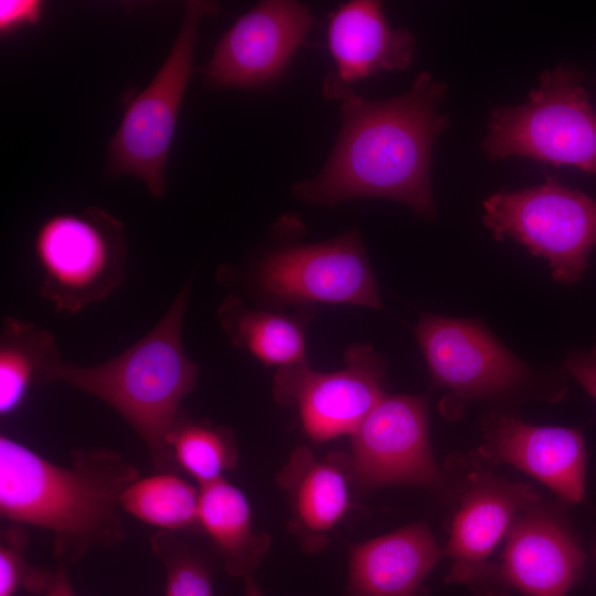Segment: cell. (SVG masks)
<instances>
[{
	"label": "cell",
	"instance_id": "obj_6",
	"mask_svg": "<svg viewBox=\"0 0 596 596\" xmlns=\"http://www.w3.org/2000/svg\"><path fill=\"white\" fill-rule=\"evenodd\" d=\"M217 11V4L211 1L187 2L184 19L169 55L148 86L128 103L110 140V171L138 177L153 196L162 198L166 192V163L179 108L193 74L199 23L203 17Z\"/></svg>",
	"mask_w": 596,
	"mask_h": 596
},
{
	"label": "cell",
	"instance_id": "obj_19",
	"mask_svg": "<svg viewBox=\"0 0 596 596\" xmlns=\"http://www.w3.org/2000/svg\"><path fill=\"white\" fill-rule=\"evenodd\" d=\"M198 515L225 572L234 577L252 575L269 547V538L254 531L245 494L224 478L201 486Z\"/></svg>",
	"mask_w": 596,
	"mask_h": 596
},
{
	"label": "cell",
	"instance_id": "obj_12",
	"mask_svg": "<svg viewBox=\"0 0 596 596\" xmlns=\"http://www.w3.org/2000/svg\"><path fill=\"white\" fill-rule=\"evenodd\" d=\"M539 501V493L529 485L473 475L451 522L446 546L451 566L445 581L469 586L475 596H508L488 557L509 532L518 512Z\"/></svg>",
	"mask_w": 596,
	"mask_h": 596
},
{
	"label": "cell",
	"instance_id": "obj_16",
	"mask_svg": "<svg viewBox=\"0 0 596 596\" xmlns=\"http://www.w3.org/2000/svg\"><path fill=\"white\" fill-rule=\"evenodd\" d=\"M327 35L336 71L326 78L343 86L381 71L405 70L414 58L413 33L391 28L379 1L341 4L330 14Z\"/></svg>",
	"mask_w": 596,
	"mask_h": 596
},
{
	"label": "cell",
	"instance_id": "obj_3",
	"mask_svg": "<svg viewBox=\"0 0 596 596\" xmlns=\"http://www.w3.org/2000/svg\"><path fill=\"white\" fill-rule=\"evenodd\" d=\"M191 283L192 277L157 324L119 355L93 366L61 361L47 375V382L67 383L121 415L143 441L155 472L179 473L168 437L198 379L182 344Z\"/></svg>",
	"mask_w": 596,
	"mask_h": 596
},
{
	"label": "cell",
	"instance_id": "obj_7",
	"mask_svg": "<svg viewBox=\"0 0 596 596\" xmlns=\"http://www.w3.org/2000/svg\"><path fill=\"white\" fill-rule=\"evenodd\" d=\"M497 240L512 237L549 260L555 280L576 281L596 246V199L549 177L543 184L498 192L483 202Z\"/></svg>",
	"mask_w": 596,
	"mask_h": 596
},
{
	"label": "cell",
	"instance_id": "obj_14",
	"mask_svg": "<svg viewBox=\"0 0 596 596\" xmlns=\"http://www.w3.org/2000/svg\"><path fill=\"white\" fill-rule=\"evenodd\" d=\"M479 453L489 462H508L551 488L563 501L577 503L585 492L586 450L573 428L533 426L509 416L485 423Z\"/></svg>",
	"mask_w": 596,
	"mask_h": 596
},
{
	"label": "cell",
	"instance_id": "obj_1",
	"mask_svg": "<svg viewBox=\"0 0 596 596\" xmlns=\"http://www.w3.org/2000/svg\"><path fill=\"white\" fill-rule=\"evenodd\" d=\"M322 89L341 102V128L322 170L296 182L294 194L318 205L390 199L433 219L432 149L449 124L438 110L446 85L423 72L407 93L385 100L364 99L327 78Z\"/></svg>",
	"mask_w": 596,
	"mask_h": 596
},
{
	"label": "cell",
	"instance_id": "obj_29",
	"mask_svg": "<svg viewBox=\"0 0 596 596\" xmlns=\"http://www.w3.org/2000/svg\"><path fill=\"white\" fill-rule=\"evenodd\" d=\"M245 578V596H264L253 575Z\"/></svg>",
	"mask_w": 596,
	"mask_h": 596
},
{
	"label": "cell",
	"instance_id": "obj_23",
	"mask_svg": "<svg viewBox=\"0 0 596 596\" xmlns=\"http://www.w3.org/2000/svg\"><path fill=\"white\" fill-rule=\"evenodd\" d=\"M179 469L193 477L200 487L223 478L236 466L233 432L224 426L195 422L183 409L168 437Z\"/></svg>",
	"mask_w": 596,
	"mask_h": 596
},
{
	"label": "cell",
	"instance_id": "obj_10",
	"mask_svg": "<svg viewBox=\"0 0 596 596\" xmlns=\"http://www.w3.org/2000/svg\"><path fill=\"white\" fill-rule=\"evenodd\" d=\"M351 438L352 478L362 487H430L439 482L440 473L429 445L424 398L385 394Z\"/></svg>",
	"mask_w": 596,
	"mask_h": 596
},
{
	"label": "cell",
	"instance_id": "obj_2",
	"mask_svg": "<svg viewBox=\"0 0 596 596\" xmlns=\"http://www.w3.org/2000/svg\"><path fill=\"white\" fill-rule=\"evenodd\" d=\"M140 477L138 468L113 449L75 448L70 466H61L0 436L1 517L50 531L53 554L63 565L89 550L120 544L121 497Z\"/></svg>",
	"mask_w": 596,
	"mask_h": 596
},
{
	"label": "cell",
	"instance_id": "obj_24",
	"mask_svg": "<svg viewBox=\"0 0 596 596\" xmlns=\"http://www.w3.org/2000/svg\"><path fill=\"white\" fill-rule=\"evenodd\" d=\"M151 547L167 573L164 596H216L210 566L174 532H157Z\"/></svg>",
	"mask_w": 596,
	"mask_h": 596
},
{
	"label": "cell",
	"instance_id": "obj_9",
	"mask_svg": "<svg viewBox=\"0 0 596 596\" xmlns=\"http://www.w3.org/2000/svg\"><path fill=\"white\" fill-rule=\"evenodd\" d=\"M345 368L331 373L307 363L278 368L273 382L276 400L295 405L307 436L322 443L352 434L385 395L382 359L370 344L354 343Z\"/></svg>",
	"mask_w": 596,
	"mask_h": 596
},
{
	"label": "cell",
	"instance_id": "obj_22",
	"mask_svg": "<svg viewBox=\"0 0 596 596\" xmlns=\"http://www.w3.org/2000/svg\"><path fill=\"white\" fill-rule=\"evenodd\" d=\"M120 502L124 511L160 531L199 525V491L179 473L140 477L124 492Z\"/></svg>",
	"mask_w": 596,
	"mask_h": 596
},
{
	"label": "cell",
	"instance_id": "obj_25",
	"mask_svg": "<svg viewBox=\"0 0 596 596\" xmlns=\"http://www.w3.org/2000/svg\"><path fill=\"white\" fill-rule=\"evenodd\" d=\"M28 534L15 526L1 531L0 538V596H13L19 588L42 595L49 587L54 571L34 566L25 558Z\"/></svg>",
	"mask_w": 596,
	"mask_h": 596
},
{
	"label": "cell",
	"instance_id": "obj_11",
	"mask_svg": "<svg viewBox=\"0 0 596 596\" xmlns=\"http://www.w3.org/2000/svg\"><path fill=\"white\" fill-rule=\"evenodd\" d=\"M313 17L301 2L266 0L240 17L201 70L219 88H253L280 76L311 30Z\"/></svg>",
	"mask_w": 596,
	"mask_h": 596
},
{
	"label": "cell",
	"instance_id": "obj_26",
	"mask_svg": "<svg viewBox=\"0 0 596 596\" xmlns=\"http://www.w3.org/2000/svg\"><path fill=\"white\" fill-rule=\"evenodd\" d=\"M43 2L39 0H1L0 32L3 35L31 24H36L43 12Z\"/></svg>",
	"mask_w": 596,
	"mask_h": 596
},
{
	"label": "cell",
	"instance_id": "obj_27",
	"mask_svg": "<svg viewBox=\"0 0 596 596\" xmlns=\"http://www.w3.org/2000/svg\"><path fill=\"white\" fill-rule=\"evenodd\" d=\"M565 369L596 401V347L586 352H573L565 360Z\"/></svg>",
	"mask_w": 596,
	"mask_h": 596
},
{
	"label": "cell",
	"instance_id": "obj_4",
	"mask_svg": "<svg viewBox=\"0 0 596 596\" xmlns=\"http://www.w3.org/2000/svg\"><path fill=\"white\" fill-rule=\"evenodd\" d=\"M488 128L490 158L522 156L596 173V114L572 68L542 74L528 102L494 109Z\"/></svg>",
	"mask_w": 596,
	"mask_h": 596
},
{
	"label": "cell",
	"instance_id": "obj_5",
	"mask_svg": "<svg viewBox=\"0 0 596 596\" xmlns=\"http://www.w3.org/2000/svg\"><path fill=\"white\" fill-rule=\"evenodd\" d=\"M40 294L57 311L75 313L120 286L126 265L123 224L99 207L46 219L34 237Z\"/></svg>",
	"mask_w": 596,
	"mask_h": 596
},
{
	"label": "cell",
	"instance_id": "obj_17",
	"mask_svg": "<svg viewBox=\"0 0 596 596\" xmlns=\"http://www.w3.org/2000/svg\"><path fill=\"white\" fill-rule=\"evenodd\" d=\"M441 556L428 526L414 523L350 547L349 596H430L425 581Z\"/></svg>",
	"mask_w": 596,
	"mask_h": 596
},
{
	"label": "cell",
	"instance_id": "obj_8",
	"mask_svg": "<svg viewBox=\"0 0 596 596\" xmlns=\"http://www.w3.org/2000/svg\"><path fill=\"white\" fill-rule=\"evenodd\" d=\"M258 287L285 304L328 302L381 308L379 288L356 230L330 241L267 255Z\"/></svg>",
	"mask_w": 596,
	"mask_h": 596
},
{
	"label": "cell",
	"instance_id": "obj_21",
	"mask_svg": "<svg viewBox=\"0 0 596 596\" xmlns=\"http://www.w3.org/2000/svg\"><path fill=\"white\" fill-rule=\"evenodd\" d=\"M61 355L54 337L44 328L6 317L0 330V414L12 413L33 384L47 382Z\"/></svg>",
	"mask_w": 596,
	"mask_h": 596
},
{
	"label": "cell",
	"instance_id": "obj_13",
	"mask_svg": "<svg viewBox=\"0 0 596 596\" xmlns=\"http://www.w3.org/2000/svg\"><path fill=\"white\" fill-rule=\"evenodd\" d=\"M415 336L435 384L470 400L505 393L526 376V368L476 320L424 315Z\"/></svg>",
	"mask_w": 596,
	"mask_h": 596
},
{
	"label": "cell",
	"instance_id": "obj_28",
	"mask_svg": "<svg viewBox=\"0 0 596 596\" xmlns=\"http://www.w3.org/2000/svg\"><path fill=\"white\" fill-rule=\"evenodd\" d=\"M41 596H76L71 585L65 565L60 564L54 571L49 587Z\"/></svg>",
	"mask_w": 596,
	"mask_h": 596
},
{
	"label": "cell",
	"instance_id": "obj_20",
	"mask_svg": "<svg viewBox=\"0 0 596 596\" xmlns=\"http://www.w3.org/2000/svg\"><path fill=\"white\" fill-rule=\"evenodd\" d=\"M217 315L232 344L259 361L278 368L307 363L305 331L296 318L249 309L234 295Z\"/></svg>",
	"mask_w": 596,
	"mask_h": 596
},
{
	"label": "cell",
	"instance_id": "obj_15",
	"mask_svg": "<svg viewBox=\"0 0 596 596\" xmlns=\"http://www.w3.org/2000/svg\"><path fill=\"white\" fill-rule=\"evenodd\" d=\"M576 540L552 515L532 512L508 532L498 576L507 589L526 596H566L584 572Z\"/></svg>",
	"mask_w": 596,
	"mask_h": 596
},
{
	"label": "cell",
	"instance_id": "obj_18",
	"mask_svg": "<svg viewBox=\"0 0 596 596\" xmlns=\"http://www.w3.org/2000/svg\"><path fill=\"white\" fill-rule=\"evenodd\" d=\"M349 457L330 454L317 459L308 448L296 449L279 475L288 491L295 531L307 549L317 551L327 533L350 508Z\"/></svg>",
	"mask_w": 596,
	"mask_h": 596
}]
</instances>
